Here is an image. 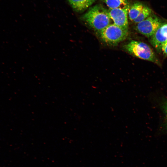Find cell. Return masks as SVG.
Returning <instances> with one entry per match:
<instances>
[{
	"label": "cell",
	"mask_w": 167,
	"mask_h": 167,
	"mask_svg": "<svg viewBox=\"0 0 167 167\" xmlns=\"http://www.w3.org/2000/svg\"><path fill=\"white\" fill-rule=\"evenodd\" d=\"M101 39L105 43L115 45L123 41L128 36V30L114 24H110L98 32Z\"/></svg>",
	"instance_id": "obj_3"
},
{
	"label": "cell",
	"mask_w": 167,
	"mask_h": 167,
	"mask_svg": "<svg viewBox=\"0 0 167 167\" xmlns=\"http://www.w3.org/2000/svg\"><path fill=\"white\" fill-rule=\"evenodd\" d=\"M152 13V11L149 7L144 6L137 17L133 21L138 24L147 19L151 15Z\"/></svg>",
	"instance_id": "obj_10"
},
{
	"label": "cell",
	"mask_w": 167,
	"mask_h": 167,
	"mask_svg": "<svg viewBox=\"0 0 167 167\" xmlns=\"http://www.w3.org/2000/svg\"><path fill=\"white\" fill-rule=\"evenodd\" d=\"M109 9L124 8L130 7L127 0H101Z\"/></svg>",
	"instance_id": "obj_9"
},
{
	"label": "cell",
	"mask_w": 167,
	"mask_h": 167,
	"mask_svg": "<svg viewBox=\"0 0 167 167\" xmlns=\"http://www.w3.org/2000/svg\"><path fill=\"white\" fill-rule=\"evenodd\" d=\"M150 41L157 51H161L162 45L167 41V23L162 24L150 38Z\"/></svg>",
	"instance_id": "obj_6"
},
{
	"label": "cell",
	"mask_w": 167,
	"mask_h": 167,
	"mask_svg": "<svg viewBox=\"0 0 167 167\" xmlns=\"http://www.w3.org/2000/svg\"><path fill=\"white\" fill-rule=\"evenodd\" d=\"M73 9L77 12H82L90 7L97 0H68Z\"/></svg>",
	"instance_id": "obj_7"
},
{
	"label": "cell",
	"mask_w": 167,
	"mask_h": 167,
	"mask_svg": "<svg viewBox=\"0 0 167 167\" xmlns=\"http://www.w3.org/2000/svg\"><path fill=\"white\" fill-rule=\"evenodd\" d=\"M161 19L154 15H151L144 20L137 24L136 30L148 38H151L162 24Z\"/></svg>",
	"instance_id": "obj_4"
},
{
	"label": "cell",
	"mask_w": 167,
	"mask_h": 167,
	"mask_svg": "<svg viewBox=\"0 0 167 167\" xmlns=\"http://www.w3.org/2000/svg\"><path fill=\"white\" fill-rule=\"evenodd\" d=\"M124 47L126 50L132 55L160 65V62L154 52L146 43L141 41L132 40L125 45Z\"/></svg>",
	"instance_id": "obj_2"
},
{
	"label": "cell",
	"mask_w": 167,
	"mask_h": 167,
	"mask_svg": "<svg viewBox=\"0 0 167 167\" xmlns=\"http://www.w3.org/2000/svg\"><path fill=\"white\" fill-rule=\"evenodd\" d=\"M144 6L140 2H136L130 6L128 11L129 19L133 21L138 16L142 10Z\"/></svg>",
	"instance_id": "obj_8"
},
{
	"label": "cell",
	"mask_w": 167,
	"mask_h": 167,
	"mask_svg": "<svg viewBox=\"0 0 167 167\" xmlns=\"http://www.w3.org/2000/svg\"><path fill=\"white\" fill-rule=\"evenodd\" d=\"M162 108L164 115L165 125L167 126V100L162 104Z\"/></svg>",
	"instance_id": "obj_11"
},
{
	"label": "cell",
	"mask_w": 167,
	"mask_h": 167,
	"mask_svg": "<svg viewBox=\"0 0 167 167\" xmlns=\"http://www.w3.org/2000/svg\"><path fill=\"white\" fill-rule=\"evenodd\" d=\"M81 19L98 32L111 24L108 10L99 4L90 7Z\"/></svg>",
	"instance_id": "obj_1"
},
{
	"label": "cell",
	"mask_w": 167,
	"mask_h": 167,
	"mask_svg": "<svg viewBox=\"0 0 167 167\" xmlns=\"http://www.w3.org/2000/svg\"><path fill=\"white\" fill-rule=\"evenodd\" d=\"M129 7L108 9L109 15L113 24L126 30H128V16Z\"/></svg>",
	"instance_id": "obj_5"
},
{
	"label": "cell",
	"mask_w": 167,
	"mask_h": 167,
	"mask_svg": "<svg viewBox=\"0 0 167 167\" xmlns=\"http://www.w3.org/2000/svg\"><path fill=\"white\" fill-rule=\"evenodd\" d=\"M161 51H162L164 54L167 55V41L162 45Z\"/></svg>",
	"instance_id": "obj_12"
}]
</instances>
